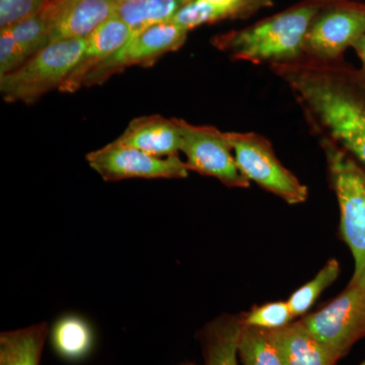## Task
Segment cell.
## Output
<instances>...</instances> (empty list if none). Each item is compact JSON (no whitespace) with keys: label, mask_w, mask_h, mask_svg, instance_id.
Wrapping results in <instances>:
<instances>
[{"label":"cell","mask_w":365,"mask_h":365,"mask_svg":"<svg viewBox=\"0 0 365 365\" xmlns=\"http://www.w3.org/2000/svg\"><path fill=\"white\" fill-rule=\"evenodd\" d=\"M292 90L319 138L347 151L365 169V74L344 59L300 57L270 66Z\"/></svg>","instance_id":"cell-1"},{"label":"cell","mask_w":365,"mask_h":365,"mask_svg":"<svg viewBox=\"0 0 365 365\" xmlns=\"http://www.w3.org/2000/svg\"><path fill=\"white\" fill-rule=\"evenodd\" d=\"M332 0H304L247 26L216 36L212 43L232 59L270 66L304 56V43L314 16Z\"/></svg>","instance_id":"cell-2"},{"label":"cell","mask_w":365,"mask_h":365,"mask_svg":"<svg viewBox=\"0 0 365 365\" xmlns=\"http://www.w3.org/2000/svg\"><path fill=\"white\" fill-rule=\"evenodd\" d=\"M340 206V230L354 258L350 285H365V169L332 140L319 138Z\"/></svg>","instance_id":"cell-3"},{"label":"cell","mask_w":365,"mask_h":365,"mask_svg":"<svg viewBox=\"0 0 365 365\" xmlns=\"http://www.w3.org/2000/svg\"><path fill=\"white\" fill-rule=\"evenodd\" d=\"M86 39L50 43L13 72L0 76V93L6 103L35 104L61 88L81 58Z\"/></svg>","instance_id":"cell-4"},{"label":"cell","mask_w":365,"mask_h":365,"mask_svg":"<svg viewBox=\"0 0 365 365\" xmlns=\"http://www.w3.org/2000/svg\"><path fill=\"white\" fill-rule=\"evenodd\" d=\"M235 163L242 176L289 204L304 202L307 188L276 157L272 145L257 133L228 132Z\"/></svg>","instance_id":"cell-5"},{"label":"cell","mask_w":365,"mask_h":365,"mask_svg":"<svg viewBox=\"0 0 365 365\" xmlns=\"http://www.w3.org/2000/svg\"><path fill=\"white\" fill-rule=\"evenodd\" d=\"M300 322L338 361L365 336V285H348L328 306Z\"/></svg>","instance_id":"cell-6"},{"label":"cell","mask_w":365,"mask_h":365,"mask_svg":"<svg viewBox=\"0 0 365 365\" xmlns=\"http://www.w3.org/2000/svg\"><path fill=\"white\" fill-rule=\"evenodd\" d=\"M364 34L365 2L332 0L312 21L304 39V56L323 61L342 59L345 50Z\"/></svg>","instance_id":"cell-7"},{"label":"cell","mask_w":365,"mask_h":365,"mask_svg":"<svg viewBox=\"0 0 365 365\" xmlns=\"http://www.w3.org/2000/svg\"><path fill=\"white\" fill-rule=\"evenodd\" d=\"M182 132L181 151L186 155L189 170L220 180L230 188H248L250 181L237 168L228 132L215 127L197 126L179 120Z\"/></svg>","instance_id":"cell-8"},{"label":"cell","mask_w":365,"mask_h":365,"mask_svg":"<svg viewBox=\"0 0 365 365\" xmlns=\"http://www.w3.org/2000/svg\"><path fill=\"white\" fill-rule=\"evenodd\" d=\"M86 162L105 181L128 179H185L189 169L178 155L160 158L116 141L86 155Z\"/></svg>","instance_id":"cell-9"},{"label":"cell","mask_w":365,"mask_h":365,"mask_svg":"<svg viewBox=\"0 0 365 365\" xmlns=\"http://www.w3.org/2000/svg\"><path fill=\"white\" fill-rule=\"evenodd\" d=\"M189 31L172 23L158 24L132 34L128 42L86 76L83 86L102 85L114 74L135 66H150L185 44Z\"/></svg>","instance_id":"cell-10"},{"label":"cell","mask_w":365,"mask_h":365,"mask_svg":"<svg viewBox=\"0 0 365 365\" xmlns=\"http://www.w3.org/2000/svg\"><path fill=\"white\" fill-rule=\"evenodd\" d=\"M117 0H51L44 11L51 23L50 43L86 39L116 14Z\"/></svg>","instance_id":"cell-11"},{"label":"cell","mask_w":365,"mask_h":365,"mask_svg":"<svg viewBox=\"0 0 365 365\" xmlns=\"http://www.w3.org/2000/svg\"><path fill=\"white\" fill-rule=\"evenodd\" d=\"M130 26L115 14L86 38L85 50L78 66L59 88L62 93H76L83 88L88 73L98 64L123 47L130 39Z\"/></svg>","instance_id":"cell-12"},{"label":"cell","mask_w":365,"mask_h":365,"mask_svg":"<svg viewBox=\"0 0 365 365\" xmlns=\"http://www.w3.org/2000/svg\"><path fill=\"white\" fill-rule=\"evenodd\" d=\"M115 141L155 157L178 155L182 146L179 119L160 115L135 118Z\"/></svg>","instance_id":"cell-13"},{"label":"cell","mask_w":365,"mask_h":365,"mask_svg":"<svg viewBox=\"0 0 365 365\" xmlns=\"http://www.w3.org/2000/svg\"><path fill=\"white\" fill-rule=\"evenodd\" d=\"M284 365H336L328 350L302 322L278 330L266 331Z\"/></svg>","instance_id":"cell-14"},{"label":"cell","mask_w":365,"mask_h":365,"mask_svg":"<svg viewBox=\"0 0 365 365\" xmlns=\"http://www.w3.org/2000/svg\"><path fill=\"white\" fill-rule=\"evenodd\" d=\"M241 317H218L199 334L205 365H239V341L242 331Z\"/></svg>","instance_id":"cell-15"},{"label":"cell","mask_w":365,"mask_h":365,"mask_svg":"<svg viewBox=\"0 0 365 365\" xmlns=\"http://www.w3.org/2000/svg\"><path fill=\"white\" fill-rule=\"evenodd\" d=\"M48 332L40 323L0 334V365H40Z\"/></svg>","instance_id":"cell-16"},{"label":"cell","mask_w":365,"mask_h":365,"mask_svg":"<svg viewBox=\"0 0 365 365\" xmlns=\"http://www.w3.org/2000/svg\"><path fill=\"white\" fill-rule=\"evenodd\" d=\"M192 0H133L120 2L116 14L127 24L132 32L158 24L170 23L175 14Z\"/></svg>","instance_id":"cell-17"},{"label":"cell","mask_w":365,"mask_h":365,"mask_svg":"<svg viewBox=\"0 0 365 365\" xmlns=\"http://www.w3.org/2000/svg\"><path fill=\"white\" fill-rule=\"evenodd\" d=\"M52 343L62 359L79 360L91 351L93 333L83 319L78 317H66L54 326Z\"/></svg>","instance_id":"cell-18"},{"label":"cell","mask_w":365,"mask_h":365,"mask_svg":"<svg viewBox=\"0 0 365 365\" xmlns=\"http://www.w3.org/2000/svg\"><path fill=\"white\" fill-rule=\"evenodd\" d=\"M239 356L244 365H284L267 332L251 327H242Z\"/></svg>","instance_id":"cell-19"},{"label":"cell","mask_w":365,"mask_h":365,"mask_svg":"<svg viewBox=\"0 0 365 365\" xmlns=\"http://www.w3.org/2000/svg\"><path fill=\"white\" fill-rule=\"evenodd\" d=\"M6 30L9 31L29 59L49 44L51 23L43 9L40 13L6 28Z\"/></svg>","instance_id":"cell-20"},{"label":"cell","mask_w":365,"mask_h":365,"mask_svg":"<svg viewBox=\"0 0 365 365\" xmlns=\"http://www.w3.org/2000/svg\"><path fill=\"white\" fill-rule=\"evenodd\" d=\"M339 273V263L332 259L314 276L313 280L297 289L287 300L294 316H304L314 306L322 292L337 279Z\"/></svg>","instance_id":"cell-21"},{"label":"cell","mask_w":365,"mask_h":365,"mask_svg":"<svg viewBox=\"0 0 365 365\" xmlns=\"http://www.w3.org/2000/svg\"><path fill=\"white\" fill-rule=\"evenodd\" d=\"M241 318L244 326L274 331L289 325L295 317L287 302H275L255 307Z\"/></svg>","instance_id":"cell-22"},{"label":"cell","mask_w":365,"mask_h":365,"mask_svg":"<svg viewBox=\"0 0 365 365\" xmlns=\"http://www.w3.org/2000/svg\"><path fill=\"white\" fill-rule=\"evenodd\" d=\"M51 0H0V29L14 26L40 13Z\"/></svg>","instance_id":"cell-23"},{"label":"cell","mask_w":365,"mask_h":365,"mask_svg":"<svg viewBox=\"0 0 365 365\" xmlns=\"http://www.w3.org/2000/svg\"><path fill=\"white\" fill-rule=\"evenodd\" d=\"M28 60L23 50L6 29L0 31V76L23 66Z\"/></svg>","instance_id":"cell-24"},{"label":"cell","mask_w":365,"mask_h":365,"mask_svg":"<svg viewBox=\"0 0 365 365\" xmlns=\"http://www.w3.org/2000/svg\"><path fill=\"white\" fill-rule=\"evenodd\" d=\"M352 48L356 52L360 61H361V68H360V71L365 74V34L354 43Z\"/></svg>","instance_id":"cell-25"},{"label":"cell","mask_w":365,"mask_h":365,"mask_svg":"<svg viewBox=\"0 0 365 365\" xmlns=\"http://www.w3.org/2000/svg\"><path fill=\"white\" fill-rule=\"evenodd\" d=\"M118 2H128V1H133V0H117Z\"/></svg>","instance_id":"cell-26"},{"label":"cell","mask_w":365,"mask_h":365,"mask_svg":"<svg viewBox=\"0 0 365 365\" xmlns=\"http://www.w3.org/2000/svg\"><path fill=\"white\" fill-rule=\"evenodd\" d=\"M360 365H365V360H364V362H362V364H360Z\"/></svg>","instance_id":"cell-27"},{"label":"cell","mask_w":365,"mask_h":365,"mask_svg":"<svg viewBox=\"0 0 365 365\" xmlns=\"http://www.w3.org/2000/svg\"><path fill=\"white\" fill-rule=\"evenodd\" d=\"M190 365H192V364H190Z\"/></svg>","instance_id":"cell-28"}]
</instances>
